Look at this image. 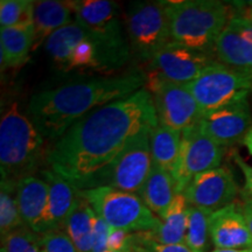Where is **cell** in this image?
<instances>
[{
    "label": "cell",
    "instance_id": "obj_27",
    "mask_svg": "<svg viewBox=\"0 0 252 252\" xmlns=\"http://www.w3.org/2000/svg\"><path fill=\"white\" fill-rule=\"evenodd\" d=\"M17 200V182L1 180L0 186V232L2 236L24 226Z\"/></svg>",
    "mask_w": 252,
    "mask_h": 252
},
{
    "label": "cell",
    "instance_id": "obj_37",
    "mask_svg": "<svg viewBox=\"0 0 252 252\" xmlns=\"http://www.w3.org/2000/svg\"><path fill=\"white\" fill-rule=\"evenodd\" d=\"M210 252H252L251 249H215Z\"/></svg>",
    "mask_w": 252,
    "mask_h": 252
},
{
    "label": "cell",
    "instance_id": "obj_36",
    "mask_svg": "<svg viewBox=\"0 0 252 252\" xmlns=\"http://www.w3.org/2000/svg\"><path fill=\"white\" fill-rule=\"evenodd\" d=\"M243 145L245 147H247L248 152L252 156V128L250 130V132H249V133L247 134V137L244 138Z\"/></svg>",
    "mask_w": 252,
    "mask_h": 252
},
{
    "label": "cell",
    "instance_id": "obj_15",
    "mask_svg": "<svg viewBox=\"0 0 252 252\" xmlns=\"http://www.w3.org/2000/svg\"><path fill=\"white\" fill-rule=\"evenodd\" d=\"M210 238L216 249H251L252 235L241 209L232 203L210 216Z\"/></svg>",
    "mask_w": 252,
    "mask_h": 252
},
{
    "label": "cell",
    "instance_id": "obj_2",
    "mask_svg": "<svg viewBox=\"0 0 252 252\" xmlns=\"http://www.w3.org/2000/svg\"><path fill=\"white\" fill-rule=\"evenodd\" d=\"M145 83L146 77L139 71L69 82L32 96L27 117L43 139L55 141L78 119L94 109L131 96L143 89Z\"/></svg>",
    "mask_w": 252,
    "mask_h": 252
},
{
    "label": "cell",
    "instance_id": "obj_16",
    "mask_svg": "<svg viewBox=\"0 0 252 252\" xmlns=\"http://www.w3.org/2000/svg\"><path fill=\"white\" fill-rule=\"evenodd\" d=\"M48 184L43 179L31 175L17 184V200L25 225L37 235L45 234L48 207Z\"/></svg>",
    "mask_w": 252,
    "mask_h": 252
},
{
    "label": "cell",
    "instance_id": "obj_35",
    "mask_svg": "<svg viewBox=\"0 0 252 252\" xmlns=\"http://www.w3.org/2000/svg\"><path fill=\"white\" fill-rule=\"evenodd\" d=\"M237 13L243 15L252 26V2H249L248 5L243 6V9L241 12H237Z\"/></svg>",
    "mask_w": 252,
    "mask_h": 252
},
{
    "label": "cell",
    "instance_id": "obj_19",
    "mask_svg": "<svg viewBox=\"0 0 252 252\" xmlns=\"http://www.w3.org/2000/svg\"><path fill=\"white\" fill-rule=\"evenodd\" d=\"M72 9L69 1L60 0H39L34 1L33 28L34 46L35 50L42 42L54 34L60 28L72 23Z\"/></svg>",
    "mask_w": 252,
    "mask_h": 252
},
{
    "label": "cell",
    "instance_id": "obj_17",
    "mask_svg": "<svg viewBox=\"0 0 252 252\" xmlns=\"http://www.w3.org/2000/svg\"><path fill=\"white\" fill-rule=\"evenodd\" d=\"M74 20L89 31L123 35L119 5L110 0H74L69 1Z\"/></svg>",
    "mask_w": 252,
    "mask_h": 252
},
{
    "label": "cell",
    "instance_id": "obj_21",
    "mask_svg": "<svg viewBox=\"0 0 252 252\" xmlns=\"http://www.w3.org/2000/svg\"><path fill=\"white\" fill-rule=\"evenodd\" d=\"M176 194L178 193L173 175L153 163L149 178L138 196L143 200L151 212L161 220Z\"/></svg>",
    "mask_w": 252,
    "mask_h": 252
},
{
    "label": "cell",
    "instance_id": "obj_30",
    "mask_svg": "<svg viewBox=\"0 0 252 252\" xmlns=\"http://www.w3.org/2000/svg\"><path fill=\"white\" fill-rule=\"evenodd\" d=\"M41 252H77L74 242L63 229L49 230L39 235Z\"/></svg>",
    "mask_w": 252,
    "mask_h": 252
},
{
    "label": "cell",
    "instance_id": "obj_23",
    "mask_svg": "<svg viewBox=\"0 0 252 252\" xmlns=\"http://www.w3.org/2000/svg\"><path fill=\"white\" fill-rule=\"evenodd\" d=\"M189 204L184 194H176L162 217L161 225L152 232V237L161 244H185L188 224Z\"/></svg>",
    "mask_w": 252,
    "mask_h": 252
},
{
    "label": "cell",
    "instance_id": "obj_14",
    "mask_svg": "<svg viewBox=\"0 0 252 252\" xmlns=\"http://www.w3.org/2000/svg\"><path fill=\"white\" fill-rule=\"evenodd\" d=\"M217 62L247 72L252 67V26L243 15L232 13L214 52Z\"/></svg>",
    "mask_w": 252,
    "mask_h": 252
},
{
    "label": "cell",
    "instance_id": "obj_29",
    "mask_svg": "<svg viewBox=\"0 0 252 252\" xmlns=\"http://www.w3.org/2000/svg\"><path fill=\"white\" fill-rule=\"evenodd\" d=\"M1 249L5 252H41L39 235L24 225L1 237Z\"/></svg>",
    "mask_w": 252,
    "mask_h": 252
},
{
    "label": "cell",
    "instance_id": "obj_13",
    "mask_svg": "<svg viewBox=\"0 0 252 252\" xmlns=\"http://www.w3.org/2000/svg\"><path fill=\"white\" fill-rule=\"evenodd\" d=\"M197 126L204 134L225 149L243 143L252 128V113L248 98L202 113Z\"/></svg>",
    "mask_w": 252,
    "mask_h": 252
},
{
    "label": "cell",
    "instance_id": "obj_12",
    "mask_svg": "<svg viewBox=\"0 0 252 252\" xmlns=\"http://www.w3.org/2000/svg\"><path fill=\"white\" fill-rule=\"evenodd\" d=\"M238 193L234 173L220 166L195 176L182 194L189 206L215 213L235 203Z\"/></svg>",
    "mask_w": 252,
    "mask_h": 252
},
{
    "label": "cell",
    "instance_id": "obj_24",
    "mask_svg": "<svg viewBox=\"0 0 252 252\" xmlns=\"http://www.w3.org/2000/svg\"><path fill=\"white\" fill-rule=\"evenodd\" d=\"M182 132L158 124L151 131L153 163L173 174L180 154Z\"/></svg>",
    "mask_w": 252,
    "mask_h": 252
},
{
    "label": "cell",
    "instance_id": "obj_25",
    "mask_svg": "<svg viewBox=\"0 0 252 252\" xmlns=\"http://www.w3.org/2000/svg\"><path fill=\"white\" fill-rule=\"evenodd\" d=\"M86 33V28L74 20L67 26L60 28L47 39L45 42L46 52L60 70H65L72 50L83 41Z\"/></svg>",
    "mask_w": 252,
    "mask_h": 252
},
{
    "label": "cell",
    "instance_id": "obj_34",
    "mask_svg": "<svg viewBox=\"0 0 252 252\" xmlns=\"http://www.w3.org/2000/svg\"><path fill=\"white\" fill-rule=\"evenodd\" d=\"M241 209L252 235V197H243V202L241 203Z\"/></svg>",
    "mask_w": 252,
    "mask_h": 252
},
{
    "label": "cell",
    "instance_id": "obj_39",
    "mask_svg": "<svg viewBox=\"0 0 252 252\" xmlns=\"http://www.w3.org/2000/svg\"><path fill=\"white\" fill-rule=\"evenodd\" d=\"M248 74H249V75H250V76L252 77V67H251V69H250V70H249V71H248Z\"/></svg>",
    "mask_w": 252,
    "mask_h": 252
},
{
    "label": "cell",
    "instance_id": "obj_3",
    "mask_svg": "<svg viewBox=\"0 0 252 252\" xmlns=\"http://www.w3.org/2000/svg\"><path fill=\"white\" fill-rule=\"evenodd\" d=\"M163 2L172 42L215 56L216 42L231 18V7L217 0Z\"/></svg>",
    "mask_w": 252,
    "mask_h": 252
},
{
    "label": "cell",
    "instance_id": "obj_32",
    "mask_svg": "<svg viewBox=\"0 0 252 252\" xmlns=\"http://www.w3.org/2000/svg\"><path fill=\"white\" fill-rule=\"evenodd\" d=\"M132 232L126 231V230H119V229H112L111 234L109 236L108 244V251H121L127 249L128 244H130Z\"/></svg>",
    "mask_w": 252,
    "mask_h": 252
},
{
    "label": "cell",
    "instance_id": "obj_20",
    "mask_svg": "<svg viewBox=\"0 0 252 252\" xmlns=\"http://www.w3.org/2000/svg\"><path fill=\"white\" fill-rule=\"evenodd\" d=\"M34 46L33 24L0 30V63L1 70L23 67L30 59Z\"/></svg>",
    "mask_w": 252,
    "mask_h": 252
},
{
    "label": "cell",
    "instance_id": "obj_6",
    "mask_svg": "<svg viewBox=\"0 0 252 252\" xmlns=\"http://www.w3.org/2000/svg\"><path fill=\"white\" fill-rule=\"evenodd\" d=\"M94 212L111 229L128 232L157 231L161 225L143 200L135 194L111 187H97L81 190Z\"/></svg>",
    "mask_w": 252,
    "mask_h": 252
},
{
    "label": "cell",
    "instance_id": "obj_38",
    "mask_svg": "<svg viewBox=\"0 0 252 252\" xmlns=\"http://www.w3.org/2000/svg\"><path fill=\"white\" fill-rule=\"evenodd\" d=\"M106 252H133L131 249H125V250H121V251H106Z\"/></svg>",
    "mask_w": 252,
    "mask_h": 252
},
{
    "label": "cell",
    "instance_id": "obj_40",
    "mask_svg": "<svg viewBox=\"0 0 252 252\" xmlns=\"http://www.w3.org/2000/svg\"><path fill=\"white\" fill-rule=\"evenodd\" d=\"M0 252H5V251H4V250H2V249H1V251H0Z\"/></svg>",
    "mask_w": 252,
    "mask_h": 252
},
{
    "label": "cell",
    "instance_id": "obj_8",
    "mask_svg": "<svg viewBox=\"0 0 252 252\" xmlns=\"http://www.w3.org/2000/svg\"><path fill=\"white\" fill-rule=\"evenodd\" d=\"M187 87L204 113L248 98L252 90V77L244 71L214 62Z\"/></svg>",
    "mask_w": 252,
    "mask_h": 252
},
{
    "label": "cell",
    "instance_id": "obj_10",
    "mask_svg": "<svg viewBox=\"0 0 252 252\" xmlns=\"http://www.w3.org/2000/svg\"><path fill=\"white\" fill-rule=\"evenodd\" d=\"M225 150L204 134L197 124L182 131L180 154L172 174L176 193H184L196 175L220 167Z\"/></svg>",
    "mask_w": 252,
    "mask_h": 252
},
{
    "label": "cell",
    "instance_id": "obj_1",
    "mask_svg": "<svg viewBox=\"0 0 252 252\" xmlns=\"http://www.w3.org/2000/svg\"><path fill=\"white\" fill-rule=\"evenodd\" d=\"M159 124L147 89L94 109L46 149L52 171L80 189L144 130Z\"/></svg>",
    "mask_w": 252,
    "mask_h": 252
},
{
    "label": "cell",
    "instance_id": "obj_31",
    "mask_svg": "<svg viewBox=\"0 0 252 252\" xmlns=\"http://www.w3.org/2000/svg\"><path fill=\"white\" fill-rule=\"evenodd\" d=\"M111 228L106 224L99 216L96 217L94 220V252H106L108 248L109 236L111 234Z\"/></svg>",
    "mask_w": 252,
    "mask_h": 252
},
{
    "label": "cell",
    "instance_id": "obj_4",
    "mask_svg": "<svg viewBox=\"0 0 252 252\" xmlns=\"http://www.w3.org/2000/svg\"><path fill=\"white\" fill-rule=\"evenodd\" d=\"M45 139L31 119L13 103L0 121V168L1 180L18 182L37 171L46 160Z\"/></svg>",
    "mask_w": 252,
    "mask_h": 252
},
{
    "label": "cell",
    "instance_id": "obj_11",
    "mask_svg": "<svg viewBox=\"0 0 252 252\" xmlns=\"http://www.w3.org/2000/svg\"><path fill=\"white\" fill-rule=\"evenodd\" d=\"M214 62H217L215 56L169 42L151 60L149 75L174 83L188 84Z\"/></svg>",
    "mask_w": 252,
    "mask_h": 252
},
{
    "label": "cell",
    "instance_id": "obj_5",
    "mask_svg": "<svg viewBox=\"0 0 252 252\" xmlns=\"http://www.w3.org/2000/svg\"><path fill=\"white\" fill-rule=\"evenodd\" d=\"M152 130H144L134 137L117 158L84 182L80 190L111 187L126 193L139 195L153 165L151 151Z\"/></svg>",
    "mask_w": 252,
    "mask_h": 252
},
{
    "label": "cell",
    "instance_id": "obj_28",
    "mask_svg": "<svg viewBox=\"0 0 252 252\" xmlns=\"http://www.w3.org/2000/svg\"><path fill=\"white\" fill-rule=\"evenodd\" d=\"M34 1L32 0H1L0 1V25L15 27L33 24Z\"/></svg>",
    "mask_w": 252,
    "mask_h": 252
},
{
    "label": "cell",
    "instance_id": "obj_18",
    "mask_svg": "<svg viewBox=\"0 0 252 252\" xmlns=\"http://www.w3.org/2000/svg\"><path fill=\"white\" fill-rule=\"evenodd\" d=\"M41 176L48 184L49 189L46 214L47 231L63 229L65 220L80 197L81 190L50 168L41 171Z\"/></svg>",
    "mask_w": 252,
    "mask_h": 252
},
{
    "label": "cell",
    "instance_id": "obj_26",
    "mask_svg": "<svg viewBox=\"0 0 252 252\" xmlns=\"http://www.w3.org/2000/svg\"><path fill=\"white\" fill-rule=\"evenodd\" d=\"M213 213L189 206L185 244L193 252H208L210 238V216Z\"/></svg>",
    "mask_w": 252,
    "mask_h": 252
},
{
    "label": "cell",
    "instance_id": "obj_22",
    "mask_svg": "<svg viewBox=\"0 0 252 252\" xmlns=\"http://www.w3.org/2000/svg\"><path fill=\"white\" fill-rule=\"evenodd\" d=\"M96 213L80 193L76 204L65 220L63 230L74 242L77 252H94V229Z\"/></svg>",
    "mask_w": 252,
    "mask_h": 252
},
{
    "label": "cell",
    "instance_id": "obj_7",
    "mask_svg": "<svg viewBox=\"0 0 252 252\" xmlns=\"http://www.w3.org/2000/svg\"><path fill=\"white\" fill-rule=\"evenodd\" d=\"M131 54L143 62L172 42L163 1H135L128 6L125 18Z\"/></svg>",
    "mask_w": 252,
    "mask_h": 252
},
{
    "label": "cell",
    "instance_id": "obj_33",
    "mask_svg": "<svg viewBox=\"0 0 252 252\" xmlns=\"http://www.w3.org/2000/svg\"><path fill=\"white\" fill-rule=\"evenodd\" d=\"M234 160L241 168L244 176V188L242 191V196L252 197V166L247 163V161L237 152H234Z\"/></svg>",
    "mask_w": 252,
    "mask_h": 252
},
{
    "label": "cell",
    "instance_id": "obj_9",
    "mask_svg": "<svg viewBox=\"0 0 252 252\" xmlns=\"http://www.w3.org/2000/svg\"><path fill=\"white\" fill-rule=\"evenodd\" d=\"M145 77V89L152 94L159 124L180 132L197 124L202 112L187 84L165 81L152 75Z\"/></svg>",
    "mask_w": 252,
    "mask_h": 252
}]
</instances>
